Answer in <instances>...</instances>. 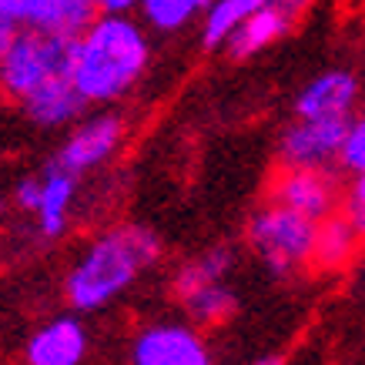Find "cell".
Listing matches in <instances>:
<instances>
[{
	"instance_id": "8",
	"label": "cell",
	"mask_w": 365,
	"mask_h": 365,
	"mask_svg": "<svg viewBox=\"0 0 365 365\" xmlns=\"http://www.w3.org/2000/svg\"><path fill=\"white\" fill-rule=\"evenodd\" d=\"M134 365H211L208 345L195 325L158 322L134 335L131 345Z\"/></svg>"
},
{
	"instance_id": "7",
	"label": "cell",
	"mask_w": 365,
	"mask_h": 365,
	"mask_svg": "<svg viewBox=\"0 0 365 365\" xmlns=\"http://www.w3.org/2000/svg\"><path fill=\"white\" fill-rule=\"evenodd\" d=\"M345 128L349 118H299L278 141L282 168H325L339 161Z\"/></svg>"
},
{
	"instance_id": "14",
	"label": "cell",
	"mask_w": 365,
	"mask_h": 365,
	"mask_svg": "<svg viewBox=\"0 0 365 365\" xmlns=\"http://www.w3.org/2000/svg\"><path fill=\"white\" fill-rule=\"evenodd\" d=\"M359 84L349 71H329L309 84L295 101L299 118H349Z\"/></svg>"
},
{
	"instance_id": "6",
	"label": "cell",
	"mask_w": 365,
	"mask_h": 365,
	"mask_svg": "<svg viewBox=\"0 0 365 365\" xmlns=\"http://www.w3.org/2000/svg\"><path fill=\"white\" fill-rule=\"evenodd\" d=\"M268 201L288 211H299L312 222L335 215L342 205L339 185L325 168H282L268 185Z\"/></svg>"
},
{
	"instance_id": "22",
	"label": "cell",
	"mask_w": 365,
	"mask_h": 365,
	"mask_svg": "<svg viewBox=\"0 0 365 365\" xmlns=\"http://www.w3.org/2000/svg\"><path fill=\"white\" fill-rule=\"evenodd\" d=\"M37 201H41V175L37 178H21L17 185H14V205L27 215L37 211Z\"/></svg>"
},
{
	"instance_id": "1",
	"label": "cell",
	"mask_w": 365,
	"mask_h": 365,
	"mask_svg": "<svg viewBox=\"0 0 365 365\" xmlns=\"http://www.w3.org/2000/svg\"><path fill=\"white\" fill-rule=\"evenodd\" d=\"M161 258V238L148 225L121 222L94 235L64 278L67 305L74 312H98L121 299Z\"/></svg>"
},
{
	"instance_id": "19",
	"label": "cell",
	"mask_w": 365,
	"mask_h": 365,
	"mask_svg": "<svg viewBox=\"0 0 365 365\" xmlns=\"http://www.w3.org/2000/svg\"><path fill=\"white\" fill-rule=\"evenodd\" d=\"M211 7V0H141V17L148 27H155L161 34H175L195 17H205Z\"/></svg>"
},
{
	"instance_id": "2",
	"label": "cell",
	"mask_w": 365,
	"mask_h": 365,
	"mask_svg": "<svg viewBox=\"0 0 365 365\" xmlns=\"http://www.w3.org/2000/svg\"><path fill=\"white\" fill-rule=\"evenodd\" d=\"M151 41L131 14H98L78 37L71 81L88 104H118L141 84Z\"/></svg>"
},
{
	"instance_id": "25",
	"label": "cell",
	"mask_w": 365,
	"mask_h": 365,
	"mask_svg": "<svg viewBox=\"0 0 365 365\" xmlns=\"http://www.w3.org/2000/svg\"><path fill=\"white\" fill-rule=\"evenodd\" d=\"M255 365H285V359L282 355H268V359H258Z\"/></svg>"
},
{
	"instance_id": "20",
	"label": "cell",
	"mask_w": 365,
	"mask_h": 365,
	"mask_svg": "<svg viewBox=\"0 0 365 365\" xmlns=\"http://www.w3.org/2000/svg\"><path fill=\"white\" fill-rule=\"evenodd\" d=\"M339 165H342L349 175H362L365 171V114L355 118V121H349V128H345Z\"/></svg>"
},
{
	"instance_id": "5",
	"label": "cell",
	"mask_w": 365,
	"mask_h": 365,
	"mask_svg": "<svg viewBox=\"0 0 365 365\" xmlns=\"http://www.w3.org/2000/svg\"><path fill=\"white\" fill-rule=\"evenodd\" d=\"M124 118L114 111H101V114H88L81 118L71 134L64 138L61 151H57V165L67 168L71 175H88L98 171L101 165H108L124 144Z\"/></svg>"
},
{
	"instance_id": "16",
	"label": "cell",
	"mask_w": 365,
	"mask_h": 365,
	"mask_svg": "<svg viewBox=\"0 0 365 365\" xmlns=\"http://www.w3.org/2000/svg\"><path fill=\"white\" fill-rule=\"evenodd\" d=\"M265 4L268 0H211V7L201 17V44L208 51L225 47L228 37Z\"/></svg>"
},
{
	"instance_id": "21",
	"label": "cell",
	"mask_w": 365,
	"mask_h": 365,
	"mask_svg": "<svg viewBox=\"0 0 365 365\" xmlns=\"http://www.w3.org/2000/svg\"><path fill=\"white\" fill-rule=\"evenodd\" d=\"M342 215L359 232V238H365V171L352 178V188H349V195L342 201Z\"/></svg>"
},
{
	"instance_id": "9",
	"label": "cell",
	"mask_w": 365,
	"mask_h": 365,
	"mask_svg": "<svg viewBox=\"0 0 365 365\" xmlns=\"http://www.w3.org/2000/svg\"><path fill=\"white\" fill-rule=\"evenodd\" d=\"M305 7H309V0H268L265 7H258V11L228 37V44H225L228 54H232L235 61H245V57L265 51L268 44H275L278 37H285V34L295 27V21L305 14Z\"/></svg>"
},
{
	"instance_id": "17",
	"label": "cell",
	"mask_w": 365,
	"mask_h": 365,
	"mask_svg": "<svg viewBox=\"0 0 365 365\" xmlns=\"http://www.w3.org/2000/svg\"><path fill=\"white\" fill-rule=\"evenodd\" d=\"M232 265H235V252L228 245H215L208 252H201L198 258L185 262V265L175 272V282H171L175 299L188 295V292H195V288H201V285H211V282H225V275L232 272Z\"/></svg>"
},
{
	"instance_id": "23",
	"label": "cell",
	"mask_w": 365,
	"mask_h": 365,
	"mask_svg": "<svg viewBox=\"0 0 365 365\" xmlns=\"http://www.w3.org/2000/svg\"><path fill=\"white\" fill-rule=\"evenodd\" d=\"M17 31H21V24L14 21L11 14L4 11V7H0V54H4V51L11 47V41L17 37Z\"/></svg>"
},
{
	"instance_id": "24",
	"label": "cell",
	"mask_w": 365,
	"mask_h": 365,
	"mask_svg": "<svg viewBox=\"0 0 365 365\" xmlns=\"http://www.w3.org/2000/svg\"><path fill=\"white\" fill-rule=\"evenodd\" d=\"M98 14H131L141 7V0H94Z\"/></svg>"
},
{
	"instance_id": "15",
	"label": "cell",
	"mask_w": 365,
	"mask_h": 365,
	"mask_svg": "<svg viewBox=\"0 0 365 365\" xmlns=\"http://www.w3.org/2000/svg\"><path fill=\"white\" fill-rule=\"evenodd\" d=\"M359 245H362L359 232L349 225V218H345L342 211H335V215L319 222L312 268H319V272H339L342 265H349V258L359 252Z\"/></svg>"
},
{
	"instance_id": "3",
	"label": "cell",
	"mask_w": 365,
	"mask_h": 365,
	"mask_svg": "<svg viewBox=\"0 0 365 365\" xmlns=\"http://www.w3.org/2000/svg\"><path fill=\"white\" fill-rule=\"evenodd\" d=\"M78 37L44 31V27H21L11 47L0 54V98L21 104L27 94L54 78H71Z\"/></svg>"
},
{
	"instance_id": "18",
	"label": "cell",
	"mask_w": 365,
	"mask_h": 365,
	"mask_svg": "<svg viewBox=\"0 0 365 365\" xmlns=\"http://www.w3.org/2000/svg\"><path fill=\"white\" fill-rule=\"evenodd\" d=\"M181 309L188 312V319L195 325H222L235 315L238 309V299H235V292L225 282H211V285H201L188 295H181Z\"/></svg>"
},
{
	"instance_id": "13",
	"label": "cell",
	"mask_w": 365,
	"mask_h": 365,
	"mask_svg": "<svg viewBox=\"0 0 365 365\" xmlns=\"http://www.w3.org/2000/svg\"><path fill=\"white\" fill-rule=\"evenodd\" d=\"M74 198H78V175H71L67 168L51 161L41 175V201L34 211L41 238H61L67 232Z\"/></svg>"
},
{
	"instance_id": "11",
	"label": "cell",
	"mask_w": 365,
	"mask_h": 365,
	"mask_svg": "<svg viewBox=\"0 0 365 365\" xmlns=\"http://www.w3.org/2000/svg\"><path fill=\"white\" fill-rule=\"evenodd\" d=\"M88 355V329L78 319H51L24 345L27 365H81Z\"/></svg>"
},
{
	"instance_id": "10",
	"label": "cell",
	"mask_w": 365,
	"mask_h": 365,
	"mask_svg": "<svg viewBox=\"0 0 365 365\" xmlns=\"http://www.w3.org/2000/svg\"><path fill=\"white\" fill-rule=\"evenodd\" d=\"M0 7L21 27H44L71 37H81L98 17L94 0H0Z\"/></svg>"
},
{
	"instance_id": "12",
	"label": "cell",
	"mask_w": 365,
	"mask_h": 365,
	"mask_svg": "<svg viewBox=\"0 0 365 365\" xmlns=\"http://www.w3.org/2000/svg\"><path fill=\"white\" fill-rule=\"evenodd\" d=\"M17 108L37 128H67V124H78L84 118L88 101L74 88L71 78H54L47 84H41L34 94H27Z\"/></svg>"
},
{
	"instance_id": "4",
	"label": "cell",
	"mask_w": 365,
	"mask_h": 365,
	"mask_svg": "<svg viewBox=\"0 0 365 365\" xmlns=\"http://www.w3.org/2000/svg\"><path fill=\"white\" fill-rule=\"evenodd\" d=\"M315 232H319V222L268 201L265 208H258L252 215L245 238H248V248L265 262L272 275L288 278L312 265Z\"/></svg>"
}]
</instances>
